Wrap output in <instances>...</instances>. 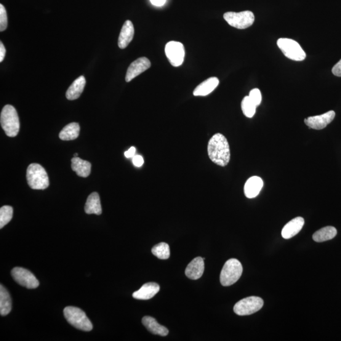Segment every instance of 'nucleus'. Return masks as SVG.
Segmentation results:
<instances>
[{"label": "nucleus", "instance_id": "obj_1", "mask_svg": "<svg viewBox=\"0 0 341 341\" xmlns=\"http://www.w3.org/2000/svg\"><path fill=\"white\" fill-rule=\"evenodd\" d=\"M207 152L210 159L218 166H227L230 161V145L223 134L212 136L208 143Z\"/></svg>", "mask_w": 341, "mask_h": 341}, {"label": "nucleus", "instance_id": "obj_2", "mask_svg": "<svg viewBox=\"0 0 341 341\" xmlns=\"http://www.w3.org/2000/svg\"><path fill=\"white\" fill-rule=\"evenodd\" d=\"M0 122L7 136L14 137L17 135L20 130L19 118L17 111L13 106L8 105L3 108Z\"/></svg>", "mask_w": 341, "mask_h": 341}, {"label": "nucleus", "instance_id": "obj_3", "mask_svg": "<svg viewBox=\"0 0 341 341\" xmlns=\"http://www.w3.org/2000/svg\"><path fill=\"white\" fill-rule=\"evenodd\" d=\"M27 180L34 190H44L49 186V178L46 170L41 165L33 163L27 170Z\"/></svg>", "mask_w": 341, "mask_h": 341}, {"label": "nucleus", "instance_id": "obj_4", "mask_svg": "<svg viewBox=\"0 0 341 341\" xmlns=\"http://www.w3.org/2000/svg\"><path fill=\"white\" fill-rule=\"evenodd\" d=\"M243 267L238 260L231 258L223 266L220 275V282L223 286H230L241 278Z\"/></svg>", "mask_w": 341, "mask_h": 341}, {"label": "nucleus", "instance_id": "obj_5", "mask_svg": "<svg viewBox=\"0 0 341 341\" xmlns=\"http://www.w3.org/2000/svg\"><path fill=\"white\" fill-rule=\"evenodd\" d=\"M63 312L66 321L76 329L87 332L92 329V322L81 309L67 306L64 309Z\"/></svg>", "mask_w": 341, "mask_h": 341}, {"label": "nucleus", "instance_id": "obj_6", "mask_svg": "<svg viewBox=\"0 0 341 341\" xmlns=\"http://www.w3.org/2000/svg\"><path fill=\"white\" fill-rule=\"evenodd\" d=\"M285 57L294 61H303L305 59L306 53L300 45L294 40L288 38L279 39L277 42Z\"/></svg>", "mask_w": 341, "mask_h": 341}, {"label": "nucleus", "instance_id": "obj_7", "mask_svg": "<svg viewBox=\"0 0 341 341\" xmlns=\"http://www.w3.org/2000/svg\"><path fill=\"white\" fill-rule=\"evenodd\" d=\"M224 18L228 25L238 29H245L253 25L255 16L253 12L243 11L241 12H226L224 14Z\"/></svg>", "mask_w": 341, "mask_h": 341}, {"label": "nucleus", "instance_id": "obj_8", "mask_svg": "<svg viewBox=\"0 0 341 341\" xmlns=\"http://www.w3.org/2000/svg\"><path fill=\"white\" fill-rule=\"evenodd\" d=\"M263 301L257 297L245 298L234 306V313L238 315H250L259 311L263 307Z\"/></svg>", "mask_w": 341, "mask_h": 341}, {"label": "nucleus", "instance_id": "obj_9", "mask_svg": "<svg viewBox=\"0 0 341 341\" xmlns=\"http://www.w3.org/2000/svg\"><path fill=\"white\" fill-rule=\"evenodd\" d=\"M165 53L173 66L178 67L182 65L185 56V47L182 43L177 41L167 42L165 47Z\"/></svg>", "mask_w": 341, "mask_h": 341}, {"label": "nucleus", "instance_id": "obj_10", "mask_svg": "<svg viewBox=\"0 0 341 341\" xmlns=\"http://www.w3.org/2000/svg\"><path fill=\"white\" fill-rule=\"evenodd\" d=\"M12 276L18 284L28 289H35L39 286V282L31 271L22 267L12 269Z\"/></svg>", "mask_w": 341, "mask_h": 341}, {"label": "nucleus", "instance_id": "obj_11", "mask_svg": "<svg viewBox=\"0 0 341 341\" xmlns=\"http://www.w3.org/2000/svg\"><path fill=\"white\" fill-rule=\"evenodd\" d=\"M151 63L150 60L145 57L138 58L131 63L128 68L125 81L129 82L139 76L141 74L144 72L151 67Z\"/></svg>", "mask_w": 341, "mask_h": 341}, {"label": "nucleus", "instance_id": "obj_12", "mask_svg": "<svg viewBox=\"0 0 341 341\" xmlns=\"http://www.w3.org/2000/svg\"><path fill=\"white\" fill-rule=\"evenodd\" d=\"M334 111H330L321 115L310 116L305 119V123L308 127L314 130L325 129L335 118Z\"/></svg>", "mask_w": 341, "mask_h": 341}, {"label": "nucleus", "instance_id": "obj_13", "mask_svg": "<svg viewBox=\"0 0 341 341\" xmlns=\"http://www.w3.org/2000/svg\"><path fill=\"white\" fill-rule=\"evenodd\" d=\"M305 220L302 217H297L290 221L282 229L281 234L282 238L290 239L297 235L304 226Z\"/></svg>", "mask_w": 341, "mask_h": 341}, {"label": "nucleus", "instance_id": "obj_14", "mask_svg": "<svg viewBox=\"0 0 341 341\" xmlns=\"http://www.w3.org/2000/svg\"><path fill=\"white\" fill-rule=\"evenodd\" d=\"M204 272V258L197 257L189 263L185 270L186 276L189 279L197 280L201 278Z\"/></svg>", "mask_w": 341, "mask_h": 341}, {"label": "nucleus", "instance_id": "obj_15", "mask_svg": "<svg viewBox=\"0 0 341 341\" xmlns=\"http://www.w3.org/2000/svg\"><path fill=\"white\" fill-rule=\"evenodd\" d=\"M160 286L156 282H148L143 284L140 289L133 293V297L137 300L151 299L159 291Z\"/></svg>", "mask_w": 341, "mask_h": 341}, {"label": "nucleus", "instance_id": "obj_16", "mask_svg": "<svg viewBox=\"0 0 341 341\" xmlns=\"http://www.w3.org/2000/svg\"><path fill=\"white\" fill-rule=\"evenodd\" d=\"M135 29L134 25L130 20H127L124 26L119 34L118 38V46L119 48L125 49L129 46V44L134 38Z\"/></svg>", "mask_w": 341, "mask_h": 341}, {"label": "nucleus", "instance_id": "obj_17", "mask_svg": "<svg viewBox=\"0 0 341 341\" xmlns=\"http://www.w3.org/2000/svg\"><path fill=\"white\" fill-rule=\"evenodd\" d=\"M263 185V182L262 178L258 177L250 178L244 186L245 196L249 199L255 198L260 192Z\"/></svg>", "mask_w": 341, "mask_h": 341}, {"label": "nucleus", "instance_id": "obj_18", "mask_svg": "<svg viewBox=\"0 0 341 341\" xmlns=\"http://www.w3.org/2000/svg\"><path fill=\"white\" fill-rule=\"evenodd\" d=\"M219 83L220 81L217 77H210L196 88L193 95L195 96H206L214 91Z\"/></svg>", "mask_w": 341, "mask_h": 341}, {"label": "nucleus", "instance_id": "obj_19", "mask_svg": "<svg viewBox=\"0 0 341 341\" xmlns=\"http://www.w3.org/2000/svg\"><path fill=\"white\" fill-rule=\"evenodd\" d=\"M85 84H86V81H85V77L82 76L78 77L66 91V98L71 101L78 99L83 92Z\"/></svg>", "mask_w": 341, "mask_h": 341}, {"label": "nucleus", "instance_id": "obj_20", "mask_svg": "<svg viewBox=\"0 0 341 341\" xmlns=\"http://www.w3.org/2000/svg\"><path fill=\"white\" fill-rule=\"evenodd\" d=\"M142 324L149 332L153 334L166 336L168 334L169 330L166 327L161 326L153 317L145 316L142 319Z\"/></svg>", "mask_w": 341, "mask_h": 341}, {"label": "nucleus", "instance_id": "obj_21", "mask_svg": "<svg viewBox=\"0 0 341 341\" xmlns=\"http://www.w3.org/2000/svg\"><path fill=\"white\" fill-rule=\"evenodd\" d=\"M71 169L79 177L87 178L91 172V164L77 157L71 159Z\"/></svg>", "mask_w": 341, "mask_h": 341}, {"label": "nucleus", "instance_id": "obj_22", "mask_svg": "<svg viewBox=\"0 0 341 341\" xmlns=\"http://www.w3.org/2000/svg\"><path fill=\"white\" fill-rule=\"evenodd\" d=\"M85 212L88 214H101L102 207H101L100 196L98 193H92L88 197L85 205Z\"/></svg>", "mask_w": 341, "mask_h": 341}, {"label": "nucleus", "instance_id": "obj_23", "mask_svg": "<svg viewBox=\"0 0 341 341\" xmlns=\"http://www.w3.org/2000/svg\"><path fill=\"white\" fill-rule=\"evenodd\" d=\"M12 310V300L9 293L1 284L0 286V314L7 315Z\"/></svg>", "mask_w": 341, "mask_h": 341}, {"label": "nucleus", "instance_id": "obj_24", "mask_svg": "<svg viewBox=\"0 0 341 341\" xmlns=\"http://www.w3.org/2000/svg\"><path fill=\"white\" fill-rule=\"evenodd\" d=\"M80 126L77 123H71L66 125L60 133L59 137L62 140H74L78 138Z\"/></svg>", "mask_w": 341, "mask_h": 341}, {"label": "nucleus", "instance_id": "obj_25", "mask_svg": "<svg viewBox=\"0 0 341 341\" xmlns=\"http://www.w3.org/2000/svg\"><path fill=\"white\" fill-rule=\"evenodd\" d=\"M337 231L336 229L333 226H326L321 230L317 231L313 234V239L316 242L326 241L330 240L337 235Z\"/></svg>", "mask_w": 341, "mask_h": 341}, {"label": "nucleus", "instance_id": "obj_26", "mask_svg": "<svg viewBox=\"0 0 341 341\" xmlns=\"http://www.w3.org/2000/svg\"><path fill=\"white\" fill-rule=\"evenodd\" d=\"M152 253L159 259L166 260L170 257V249L168 244L166 243H160L155 245L152 249Z\"/></svg>", "mask_w": 341, "mask_h": 341}, {"label": "nucleus", "instance_id": "obj_27", "mask_svg": "<svg viewBox=\"0 0 341 341\" xmlns=\"http://www.w3.org/2000/svg\"><path fill=\"white\" fill-rule=\"evenodd\" d=\"M257 107V106L252 102L249 96L245 97L243 101H242V111H243L245 116H247V118H251L254 116Z\"/></svg>", "mask_w": 341, "mask_h": 341}, {"label": "nucleus", "instance_id": "obj_28", "mask_svg": "<svg viewBox=\"0 0 341 341\" xmlns=\"http://www.w3.org/2000/svg\"><path fill=\"white\" fill-rule=\"evenodd\" d=\"M13 217V208L9 206H5L0 209V228H3L10 221Z\"/></svg>", "mask_w": 341, "mask_h": 341}, {"label": "nucleus", "instance_id": "obj_29", "mask_svg": "<svg viewBox=\"0 0 341 341\" xmlns=\"http://www.w3.org/2000/svg\"><path fill=\"white\" fill-rule=\"evenodd\" d=\"M7 13L4 5L1 4L0 5V31H4L7 29Z\"/></svg>", "mask_w": 341, "mask_h": 341}, {"label": "nucleus", "instance_id": "obj_30", "mask_svg": "<svg viewBox=\"0 0 341 341\" xmlns=\"http://www.w3.org/2000/svg\"><path fill=\"white\" fill-rule=\"evenodd\" d=\"M249 96L252 102L257 106H259L262 102V94H261L260 90L258 89H252L250 92Z\"/></svg>", "mask_w": 341, "mask_h": 341}, {"label": "nucleus", "instance_id": "obj_31", "mask_svg": "<svg viewBox=\"0 0 341 341\" xmlns=\"http://www.w3.org/2000/svg\"><path fill=\"white\" fill-rule=\"evenodd\" d=\"M132 161L134 166L137 167H141L144 163V160H143L142 156L140 155H135L133 157Z\"/></svg>", "mask_w": 341, "mask_h": 341}, {"label": "nucleus", "instance_id": "obj_32", "mask_svg": "<svg viewBox=\"0 0 341 341\" xmlns=\"http://www.w3.org/2000/svg\"><path fill=\"white\" fill-rule=\"evenodd\" d=\"M332 74L337 77H341V60L339 62L335 64L334 67L332 68Z\"/></svg>", "mask_w": 341, "mask_h": 341}, {"label": "nucleus", "instance_id": "obj_33", "mask_svg": "<svg viewBox=\"0 0 341 341\" xmlns=\"http://www.w3.org/2000/svg\"><path fill=\"white\" fill-rule=\"evenodd\" d=\"M136 153V149L135 147H131L129 150L127 151L125 153V156L127 158H131L135 156Z\"/></svg>", "mask_w": 341, "mask_h": 341}, {"label": "nucleus", "instance_id": "obj_34", "mask_svg": "<svg viewBox=\"0 0 341 341\" xmlns=\"http://www.w3.org/2000/svg\"><path fill=\"white\" fill-rule=\"evenodd\" d=\"M5 55H6V49H5L4 44L1 42H0V62L4 61Z\"/></svg>", "mask_w": 341, "mask_h": 341}, {"label": "nucleus", "instance_id": "obj_35", "mask_svg": "<svg viewBox=\"0 0 341 341\" xmlns=\"http://www.w3.org/2000/svg\"><path fill=\"white\" fill-rule=\"evenodd\" d=\"M151 4L156 7H162L165 4L166 0H150Z\"/></svg>", "mask_w": 341, "mask_h": 341}, {"label": "nucleus", "instance_id": "obj_36", "mask_svg": "<svg viewBox=\"0 0 341 341\" xmlns=\"http://www.w3.org/2000/svg\"><path fill=\"white\" fill-rule=\"evenodd\" d=\"M77 157H78V154H75L74 158H77Z\"/></svg>", "mask_w": 341, "mask_h": 341}]
</instances>
